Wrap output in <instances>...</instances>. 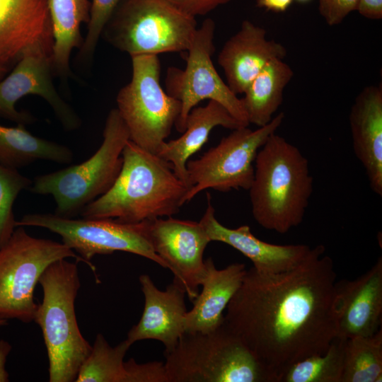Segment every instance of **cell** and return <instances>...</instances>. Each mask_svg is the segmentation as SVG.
<instances>
[{"label":"cell","mask_w":382,"mask_h":382,"mask_svg":"<svg viewBox=\"0 0 382 382\" xmlns=\"http://www.w3.org/2000/svg\"><path fill=\"white\" fill-rule=\"evenodd\" d=\"M325 247L296 267L264 274L253 267L229 301L224 323L280 382L296 362L326 352L337 335L336 272Z\"/></svg>","instance_id":"cell-1"},{"label":"cell","mask_w":382,"mask_h":382,"mask_svg":"<svg viewBox=\"0 0 382 382\" xmlns=\"http://www.w3.org/2000/svg\"><path fill=\"white\" fill-rule=\"evenodd\" d=\"M122 156L113 185L82 209L81 218L138 223L176 214L186 202L187 188L171 165L130 140Z\"/></svg>","instance_id":"cell-2"},{"label":"cell","mask_w":382,"mask_h":382,"mask_svg":"<svg viewBox=\"0 0 382 382\" xmlns=\"http://www.w3.org/2000/svg\"><path fill=\"white\" fill-rule=\"evenodd\" d=\"M313 190L308 161L285 138L272 134L258 151L248 190L255 221L283 234L303 220Z\"/></svg>","instance_id":"cell-3"},{"label":"cell","mask_w":382,"mask_h":382,"mask_svg":"<svg viewBox=\"0 0 382 382\" xmlns=\"http://www.w3.org/2000/svg\"><path fill=\"white\" fill-rule=\"evenodd\" d=\"M66 259L50 264L38 281L43 296L33 320L46 346L50 382L75 381L92 349L79 330L75 313L81 286L78 267Z\"/></svg>","instance_id":"cell-4"},{"label":"cell","mask_w":382,"mask_h":382,"mask_svg":"<svg viewBox=\"0 0 382 382\" xmlns=\"http://www.w3.org/2000/svg\"><path fill=\"white\" fill-rule=\"evenodd\" d=\"M165 356L168 382H277L224 322L208 332H185Z\"/></svg>","instance_id":"cell-5"},{"label":"cell","mask_w":382,"mask_h":382,"mask_svg":"<svg viewBox=\"0 0 382 382\" xmlns=\"http://www.w3.org/2000/svg\"><path fill=\"white\" fill-rule=\"evenodd\" d=\"M129 140L127 126L117 109L113 108L105 120L102 144L93 155L79 164L35 177L28 190L52 195L57 204L54 214L75 218L113 185Z\"/></svg>","instance_id":"cell-6"},{"label":"cell","mask_w":382,"mask_h":382,"mask_svg":"<svg viewBox=\"0 0 382 382\" xmlns=\"http://www.w3.org/2000/svg\"><path fill=\"white\" fill-rule=\"evenodd\" d=\"M196 18L166 0H120L101 37L131 57L187 51Z\"/></svg>","instance_id":"cell-7"},{"label":"cell","mask_w":382,"mask_h":382,"mask_svg":"<svg viewBox=\"0 0 382 382\" xmlns=\"http://www.w3.org/2000/svg\"><path fill=\"white\" fill-rule=\"evenodd\" d=\"M131 57L132 79L117 93V109L127 126L129 140L157 154L175 125L181 105L161 86L158 55Z\"/></svg>","instance_id":"cell-8"},{"label":"cell","mask_w":382,"mask_h":382,"mask_svg":"<svg viewBox=\"0 0 382 382\" xmlns=\"http://www.w3.org/2000/svg\"><path fill=\"white\" fill-rule=\"evenodd\" d=\"M70 257L84 262L62 242L35 238L17 226L0 248V318L33 321L34 289L40 276L52 262Z\"/></svg>","instance_id":"cell-9"},{"label":"cell","mask_w":382,"mask_h":382,"mask_svg":"<svg viewBox=\"0 0 382 382\" xmlns=\"http://www.w3.org/2000/svg\"><path fill=\"white\" fill-rule=\"evenodd\" d=\"M284 119V113L281 112L267 125L255 130L248 126L233 129L199 158L188 160L186 202L207 189L224 192L248 190L254 176L257 152L268 137L277 132Z\"/></svg>","instance_id":"cell-10"},{"label":"cell","mask_w":382,"mask_h":382,"mask_svg":"<svg viewBox=\"0 0 382 382\" xmlns=\"http://www.w3.org/2000/svg\"><path fill=\"white\" fill-rule=\"evenodd\" d=\"M16 224V227H41L59 235L62 243L94 272L96 267L91 259L96 255L115 251L142 256L168 269L150 244L146 221L125 223L113 219H74L51 213H33L25 214Z\"/></svg>","instance_id":"cell-11"},{"label":"cell","mask_w":382,"mask_h":382,"mask_svg":"<svg viewBox=\"0 0 382 382\" xmlns=\"http://www.w3.org/2000/svg\"><path fill=\"white\" fill-rule=\"evenodd\" d=\"M216 25L206 18L197 28L188 49L185 69L170 66L165 78L166 92L180 101L181 110L175 122L177 131L183 133L190 110L204 100H214L245 126H249L241 100L219 75L212 57L215 51Z\"/></svg>","instance_id":"cell-12"},{"label":"cell","mask_w":382,"mask_h":382,"mask_svg":"<svg viewBox=\"0 0 382 382\" xmlns=\"http://www.w3.org/2000/svg\"><path fill=\"white\" fill-rule=\"evenodd\" d=\"M147 235L154 252L184 287L192 302L205 274L203 258L211 242L200 222L168 216L146 221Z\"/></svg>","instance_id":"cell-13"},{"label":"cell","mask_w":382,"mask_h":382,"mask_svg":"<svg viewBox=\"0 0 382 382\" xmlns=\"http://www.w3.org/2000/svg\"><path fill=\"white\" fill-rule=\"evenodd\" d=\"M52 57L44 54H27L13 66L11 72L0 82V116L24 125L36 118L28 112L18 111V100L28 95L42 98L67 131L81 125L75 110L60 96L53 83Z\"/></svg>","instance_id":"cell-14"},{"label":"cell","mask_w":382,"mask_h":382,"mask_svg":"<svg viewBox=\"0 0 382 382\" xmlns=\"http://www.w3.org/2000/svg\"><path fill=\"white\" fill-rule=\"evenodd\" d=\"M53 44L48 0H0V66L27 54L52 57Z\"/></svg>","instance_id":"cell-15"},{"label":"cell","mask_w":382,"mask_h":382,"mask_svg":"<svg viewBox=\"0 0 382 382\" xmlns=\"http://www.w3.org/2000/svg\"><path fill=\"white\" fill-rule=\"evenodd\" d=\"M335 310L337 335L349 339L366 337L381 329L382 318V257L354 280L335 283Z\"/></svg>","instance_id":"cell-16"},{"label":"cell","mask_w":382,"mask_h":382,"mask_svg":"<svg viewBox=\"0 0 382 382\" xmlns=\"http://www.w3.org/2000/svg\"><path fill=\"white\" fill-rule=\"evenodd\" d=\"M139 280L144 297V306L139 322L127 333L131 345L137 341L154 340L165 347V354L172 351L185 332L186 293L183 286L173 279L166 290L158 289L149 275Z\"/></svg>","instance_id":"cell-17"},{"label":"cell","mask_w":382,"mask_h":382,"mask_svg":"<svg viewBox=\"0 0 382 382\" xmlns=\"http://www.w3.org/2000/svg\"><path fill=\"white\" fill-rule=\"evenodd\" d=\"M285 47L267 37L263 28L244 20L240 29L224 44L217 62L226 83L236 94H243L250 82L271 61L286 55Z\"/></svg>","instance_id":"cell-18"},{"label":"cell","mask_w":382,"mask_h":382,"mask_svg":"<svg viewBox=\"0 0 382 382\" xmlns=\"http://www.w3.org/2000/svg\"><path fill=\"white\" fill-rule=\"evenodd\" d=\"M210 241L226 243L239 251L253 262V267L264 274H277L299 265L311 248L304 244L277 245L255 237L248 225L229 228L215 216L211 195L207 193V208L199 221Z\"/></svg>","instance_id":"cell-19"},{"label":"cell","mask_w":382,"mask_h":382,"mask_svg":"<svg viewBox=\"0 0 382 382\" xmlns=\"http://www.w3.org/2000/svg\"><path fill=\"white\" fill-rule=\"evenodd\" d=\"M349 123L354 153L371 190L382 196V87L368 86L352 104Z\"/></svg>","instance_id":"cell-20"},{"label":"cell","mask_w":382,"mask_h":382,"mask_svg":"<svg viewBox=\"0 0 382 382\" xmlns=\"http://www.w3.org/2000/svg\"><path fill=\"white\" fill-rule=\"evenodd\" d=\"M132 346L127 340L112 347L97 334L91 351L81 366L76 382H168L164 363L125 361Z\"/></svg>","instance_id":"cell-21"},{"label":"cell","mask_w":382,"mask_h":382,"mask_svg":"<svg viewBox=\"0 0 382 382\" xmlns=\"http://www.w3.org/2000/svg\"><path fill=\"white\" fill-rule=\"evenodd\" d=\"M204 261L202 290L192 301V308L185 314V332H208L221 325L224 322L223 313L247 271L243 263H233L218 270L211 257Z\"/></svg>","instance_id":"cell-22"},{"label":"cell","mask_w":382,"mask_h":382,"mask_svg":"<svg viewBox=\"0 0 382 382\" xmlns=\"http://www.w3.org/2000/svg\"><path fill=\"white\" fill-rule=\"evenodd\" d=\"M217 126L231 130L245 127L220 103L209 100L206 105L196 106L190 110L185 129L179 138L166 141L160 148L157 155L171 165L175 174L185 185L187 162L201 149L208 141L211 131Z\"/></svg>","instance_id":"cell-23"},{"label":"cell","mask_w":382,"mask_h":382,"mask_svg":"<svg viewBox=\"0 0 382 382\" xmlns=\"http://www.w3.org/2000/svg\"><path fill=\"white\" fill-rule=\"evenodd\" d=\"M91 6L89 0H48L54 37L53 72L63 79L71 76L70 57L74 50L82 46L80 27L88 24Z\"/></svg>","instance_id":"cell-24"},{"label":"cell","mask_w":382,"mask_h":382,"mask_svg":"<svg viewBox=\"0 0 382 382\" xmlns=\"http://www.w3.org/2000/svg\"><path fill=\"white\" fill-rule=\"evenodd\" d=\"M291 67L282 59L270 62L248 85L241 98L249 124L267 125L283 102L284 91L293 78Z\"/></svg>","instance_id":"cell-25"},{"label":"cell","mask_w":382,"mask_h":382,"mask_svg":"<svg viewBox=\"0 0 382 382\" xmlns=\"http://www.w3.org/2000/svg\"><path fill=\"white\" fill-rule=\"evenodd\" d=\"M0 125V164L15 169L37 160L68 164L74 160L72 151L65 145L36 137L25 127Z\"/></svg>","instance_id":"cell-26"},{"label":"cell","mask_w":382,"mask_h":382,"mask_svg":"<svg viewBox=\"0 0 382 382\" xmlns=\"http://www.w3.org/2000/svg\"><path fill=\"white\" fill-rule=\"evenodd\" d=\"M382 330L366 337L347 339L341 382H381Z\"/></svg>","instance_id":"cell-27"},{"label":"cell","mask_w":382,"mask_h":382,"mask_svg":"<svg viewBox=\"0 0 382 382\" xmlns=\"http://www.w3.org/2000/svg\"><path fill=\"white\" fill-rule=\"evenodd\" d=\"M346 341L336 336L325 352L293 364L280 382H341Z\"/></svg>","instance_id":"cell-28"},{"label":"cell","mask_w":382,"mask_h":382,"mask_svg":"<svg viewBox=\"0 0 382 382\" xmlns=\"http://www.w3.org/2000/svg\"><path fill=\"white\" fill-rule=\"evenodd\" d=\"M32 183L33 180L18 169L0 164V248L9 240L16 227L14 202L21 191L29 190Z\"/></svg>","instance_id":"cell-29"},{"label":"cell","mask_w":382,"mask_h":382,"mask_svg":"<svg viewBox=\"0 0 382 382\" xmlns=\"http://www.w3.org/2000/svg\"><path fill=\"white\" fill-rule=\"evenodd\" d=\"M120 0H92L87 33L79 49L78 62H91L103 28Z\"/></svg>","instance_id":"cell-30"},{"label":"cell","mask_w":382,"mask_h":382,"mask_svg":"<svg viewBox=\"0 0 382 382\" xmlns=\"http://www.w3.org/2000/svg\"><path fill=\"white\" fill-rule=\"evenodd\" d=\"M318 2L320 14L328 25L333 26L357 11L359 0H318Z\"/></svg>","instance_id":"cell-31"},{"label":"cell","mask_w":382,"mask_h":382,"mask_svg":"<svg viewBox=\"0 0 382 382\" xmlns=\"http://www.w3.org/2000/svg\"><path fill=\"white\" fill-rule=\"evenodd\" d=\"M180 11L196 18L204 16L231 0H166Z\"/></svg>","instance_id":"cell-32"},{"label":"cell","mask_w":382,"mask_h":382,"mask_svg":"<svg viewBox=\"0 0 382 382\" xmlns=\"http://www.w3.org/2000/svg\"><path fill=\"white\" fill-rule=\"evenodd\" d=\"M357 11L364 18L381 20L382 18V0H359Z\"/></svg>","instance_id":"cell-33"},{"label":"cell","mask_w":382,"mask_h":382,"mask_svg":"<svg viewBox=\"0 0 382 382\" xmlns=\"http://www.w3.org/2000/svg\"><path fill=\"white\" fill-rule=\"evenodd\" d=\"M11 349L12 346L8 341L0 340V382L9 381V374L6 369V363Z\"/></svg>","instance_id":"cell-34"},{"label":"cell","mask_w":382,"mask_h":382,"mask_svg":"<svg viewBox=\"0 0 382 382\" xmlns=\"http://www.w3.org/2000/svg\"><path fill=\"white\" fill-rule=\"evenodd\" d=\"M293 0H257V6L274 12H284Z\"/></svg>","instance_id":"cell-35"},{"label":"cell","mask_w":382,"mask_h":382,"mask_svg":"<svg viewBox=\"0 0 382 382\" xmlns=\"http://www.w3.org/2000/svg\"><path fill=\"white\" fill-rule=\"evenodd\" d=\"M8 71H10V69L5 66H0V79H1Z\"/></svg>","instance_id":"cell-36"},{"label":"cell","mask_w":382,"mask_h":382,"mask_svg":"<svg viewBox=\"0 0 382 382\" xmlns=\"http://www.w3.org/2000/svg\"><path fill=\"white\" fill-rule=\"evenodd\" d=\"M7 324H8L7 320L0 318V327L6 325Z\"/></svg>","instance_id":"cell-37"},{"label":"cell","mask_w":382,"mask_h":382,"mask_svg":"<svg viewBox=\"0 0 382 382\" xmlns=\"http://www.w3.org/2000/svg\"><path fill=\"white\" fill-rule=\"evenodd\" d=\"M297 1L299 2H307V1H309L310 0H297Z\"/></svg>","instance_id":"cell-38"}]
</instances>
